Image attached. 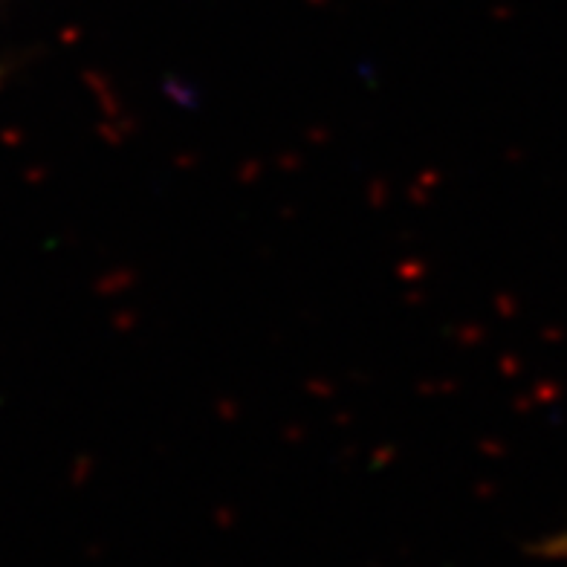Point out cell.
I'll use <instances>...</instances> for the list:
<instances>
[{
    "instance_id": "cell-1",
    "label": "cell",
    "mask_w": 567,
    "mask_h": 567,
    "mask_svg": "<svg viewBox=\"0 0 567 567\" xmlns=\"http://www.w3.org/2000/svg\"><path fill=\"white\" fill-rule=\"evenodd\" d=\"M544 553H553L559 559H567V533L564 535H556L553 542H547L544 544Z\"/></svg>"
}]
</instances>
